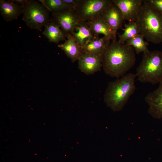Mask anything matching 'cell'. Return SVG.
Returning <instances> with one entry per match:
<instances>
[{
	"instance_id": "obj_17",
	"label": "cell",
	"mask_w": 162,
	"mask_h": 162,
	"mask_svg": "<svg viewBox=\"0 0 162 162\" xmlns=\"http://www.w3.org/2000/svg\"><path fill=\"white\" fill-rule=\"evenodd\" d=\"M88 22L91 30L95 36H99V34H101L112 40H116V36L110 28L100 17Z\"/></svg>"
},
{
	"instance_id": "obj_9",
	"label": "cell",
	"mask_w": 162,
	"mask_h": 162,
	"mask_svg": "<svg viewBox=\"0 0 162 162\" xmlns=\"http://www.w3.org/2000/svg\"><path fill=\"white\" fill-rule=\"evenodd\" d=\"M102 55L83 53L78 61V68L83 73L90 75L101 70Z\"/></svg>"
},
{
	"instance_id": "obj_4",
	"label": "cell",
	"mask_w": 162,
	"mask_h": 162,
	"mask_svg": "<svg viewBox=\"0 0 162 162\" xmlns=\"http://www.w3.org/2000/svg\"><path fill=\"white\" fill-rule=\"evenodd\" d=\"M136 74L142 83L154 85L162 81V52L155 50L143 53Z\"/></svg>"
},
{
	"instance_id": "obj_19",
	"label": "cell",
	"mask_w": 162,
	"mask_h": 162,
	"mask_svg": "<svg viewBox=\"0 0 162 162\" xmlns=\"http://www.w3.org/2000/svg\"><path fill=\"white\" fill-rule=\"evenodd\" d=\"M48 11L52 13L59 12L63 10L74 9L64 2L63 0H39Z\"/></svg>"
},
{
	"instance_id": "obj_1",
	"label": "cell",
	"mask_w": 162,
	"mask_h": 162,
	"mask_svg": "<svg viewBox=\"0 0 162 162\" xmlns=\"http://www.w3.org/2000/svg\"><path fill=\"white\" fill-rule=\"evenodd\" d=\"M136 60V52L132 46L116 40H112L102 55V67L106 74L118 79L134 66Z\"/></svg>"
},
{
	"instance_id": "obj_6",
	"label": "cell",
	"mask_w": 162,
	"mask_h": 162,
	"mask_svg": "<svg viewBox=\"0 0 162 162\" xmlns=\"http://www.w3.org/2000/svg\"><path fill=\"white\" fill-rule=\"evenodd\" d=\"M112 3L110 0H78L74 11L79 21L89 22L100 17Z\"/></svg>"
},
{
	"instance_id": "obj_20",
	"label": "cell",
	"mask_w": 162,
	"mask_h": 162,
	"mask_svg": "<svg viewBox=\"0 0 162 162\" xmlns=\"http://www.w3.org/2000/svg\"><path fill=\"white\" fill-rule=\"evenodd\" d=\"M144 38L140 34L128 40L125 44L132 46L137 54L142 52L146 53L149 50L148 47V44L144 40Z\"/></svg>"
},
{
	"instance_id": "obj_7",
	"label": "cell",
	"mask_w": 162,
	"mask_h": 162,
	"mask_svg": "<svg viewBox=\"0 0 162 162\" xmlns=\"http://www.w3.org/2000/svg\"><path fill=\"white\" fill-rule=\"evenodd\" d=\"M52 16L51 19L60 28L66 38L71 35L74 27L79 21L73 9L52 13Z\"/></svg>"
},
{
	"instance_id": "obj_10",
	"label": "cell",
	"mask_w": 162,
	"mask_h": 162,
	"mask_svg": "<svg viewBox=\"0 0 162 162\" xmlns=\"http://www.w3.org/2000/svg\"><path fill=\"white\" fill-rule=\"evenodd\" d=\"M100 17L109 26L116 36L117 31L121 27L124 20L119 8L112 3L103 11Z\"/></svg>"
},
{
	"instance_id": "obj_16",
	"label": "cell",
	"mask_w": 162,
	"mask_h": 162,
	"mask_svg": "<svg viewBox=\"0 0 162 162\" xmlns=\"http://www.w3.org/2000/svg\"><path fill=\"white\" fill-rule=\"evenodd\" d=\"M44 27L43 34L50 42L57 44L66 40V37L64 33L51 19Z\"/></svg>"
},
{
	"instance_id": "obj_2",
	"label": "cell",
	"mask_w": 162,
	"mask_h": 162,
	"mask_svg": "<svg viewBox=\"0 0 162 162\" xmlns=\"http://www.w3.org/2000/svg\"><path fill=\"white\" fill-rule=\"evenodd\" d=\"M136 74L129 73L120 79L109 82L104 95V101L107 106L114 112L121 110L136 88Z\"/></svg>"
},
{
	"instance_id": "obj_22",
	"label": "cell",
	"mask_w": 162,
	"mask_h": 162,
	"mask_svg": "<svg viewBox=\"0 0 162 162\" xmlns=\"http://www.w3.org/2000/svg\"><path fill=\"white\" fill-rule=\"evenodd\" d=\"M63 1L70 5L74 9H75V8L76 7L78 0H63Z\"/></svg>"
},
{
	"instance_id": "obj_12",
	"label": "cell",
	"mask_w": 162,
	"mask_h": 162,
	"mask_svg": "<svg viewBox=\"0 0 162 162\" xmlns=\"http://www.w3.org/2000/svg\"><path fill=\"white\" fill-rule=\"evenodd\" d=\"M71 35L80 47L99 38L92 32L88 22L82 21H79L76 25Z\"/></svg>"
},
{
	"instance_id": "obj_18",
	"label": "cell",
	"mask_w": 162,
	"mask_h": 162,
	"mask_svg": "<svg viewBox=\"0 0 162 162\" xmlns=\"http://www.w3.org/2000/svg\"><path fill=\"white\" fill-rule=\"evenodd\" d=\"M123 33L119 34L118 42L124 44L128 40L140 34L139 27L136 22H130L125 24Z\"/></svg>"
},
{
	"instance_id": "obj_15",
	"label": "cell",
	"mask_w": 162,
	"mask_h": 162,
	"mask_svg": "<svg viewBox=\"0 0 162 162\" xmlns=\"http://www.w3.org/2000/svg\"><path fill=\"white\" fill-rule=\"evenodd\" d=\"M67 38L64 43L58 45V46L63 50L74 63L78 61L83 52L80 46L71 35H69Z\"/></svg>"
},
{
	"instance_id": "obj_13",
	"label": "cell",
	"mask_w": 162,
	"mask_h": 162,
	"mask_svg": "<svg viewBox=\"0 0 162 162\" xmlns=\"http://www.w3.org/2000/svg\"><path fill=\"white\" fill-rule=\"evenodd\" d=\"M21 5L12 0L0 1V11L3 18L6 21H10L17 19L22 13Z\"/></svg>"
},
{
	"instance_id": "obj_14",
	"label": "cell",
	"mask_w": 162,
	"mask_h": 162,
	"mask_svg": "<svg viewBox=\"0 0 162 162\" xmlns=\"http://www.w3.org/2000/svg\"><path fill=\"white\" fill-rule=\"evenodd\" d=\"M111 40L104 36L89 42L80 47L83 53L102 55L110 44Z\"/></svg>"
},
{
	"instance_id": "obj_3",
	"label": "cell",
	"mask_w": 162,
	"mask_h": 162,
	"mask_svg": "<svg viewBox=\"0 0 162 162\" xmlns=\"http://www.w3.org/2000/svg\"><path fill=\"white\" fill-rule=\"evenodd\" d=\"M140 34L155 44L162 43V14L153 8L147 0L143 3L136 22Z\"/></svg>"
},
{
	"instance_id": "obj_23",
	"label": "cell",
	"mask_w": 162,
	"mask_h": 162,
	"mask_svg": "<svg viewBox=\"0 0 162 162\" xmlns=\"http://www.w3.org/2000/svg\"><path fill=\"white\" fill-rule=\"evenodd\" d=\"M12 1L20 5V4L21 5L25 4L28 1L27 0H13Z\"/></svg>"
},
{
	"instance_id": "obj_21",
	"label": "cell",
	"mask_w": 162,
	"mask_h": 162,
	"mask_svg": "<svg viewBox=\"0 0 162 162\" xmlns=\"http://www.w3.org/2000/svg\"><path fill=\"white\" fill-rule=\"evenodd\" d=\"M147 1L153 8L162 14V0H147Z\"/></svg>"
},
{
	"instance_id": "obj_11",
	"label": "cell",
	"mask_w": 162,
	"mask_h": 162,
	"mask_svg": "<svg viewBox=\"0 0 162 162\" xmlns=\"http://www.w3.org/2000/svg\"><path fill=\"white\" fill-rule=\"evenodd\" d=\"M158 88L148 93L145 100L148 104V113L154 118H162V81L159 83Z\"/></svg>"
},
{
	"instance_id": "obj_5",
	"label": "cell",
	"mask_w": 162,
	"mask_h": 162,
	"mask_svg": "<svg viewBox=\"0 0 162 162\" xmlns=\"http://www.w3.org/2000/svg\"><path fill=\"white\" fill-rule=\"evenodd\" d=\"M22 8V19L32 29L42 31V28L50 22L48 10L41 3L34 0H28L21 5Z\"/></svg>"
},
{
	"instance_id": "obj_8",
	"label": "cell",
	"mask_w": 162,
	"mask_h": 162,
	"mask_svg": "<svg viewBox=\"0 0 162 162\" xmlns=\"http://www.w3.org/2000/svg\"><path fill=\"white\" fill-rule=\"evenodd\" d=\"M112 3L120 9L124 20L136 22L143 0H112Z\"/></svg>"
}]
</instances>
